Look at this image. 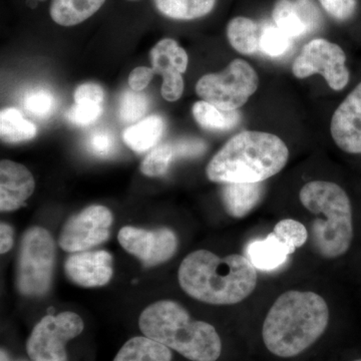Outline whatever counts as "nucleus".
Here are the masks:
<instances>
[{
	"mask_svg": "<svg viewBox=\"0 0 361 361\" xmlns=\"http://www.w3.org/2000/svg\"><path fill=\"white\" fill-rule=\"evenodd\" d=\"M180 288L188 295L212 305H233L255 290L258 275L246 256L219 257L208 250L192 252L178 272Z\"/></svg>",
	"mask_w": 361,
	"mask_h": 361,
	"instance_id": "nucleus-1",
	"label": "nucleus"
},
{
	"mask_svg": "<svg viewBox=\"0 0 361 361\" xmlns=\"http://www.w3.org/2000/svg\"><path fill=\"white\" fill-rule=\"evenodd\" d=\"M329 322V305L322 296L311 291H286L266 316L263 341L273 355L294 357L320 338Z\"/></svg>",
	"mask_w": 361,
	"mask_h": 361,
	"instance_id": "nucleus-2",
	"label": "nucleus"
},
{
	"mask_svg": "<svg viewBox=\"0 0 361 361\" xmlns=\"http://www.w3.org/2000/svg\"><path fill=\"white\" fill-rule=\"evenodd\" d=\"M289 158L286 144L270 133L245 130L231 137L209 161L211 182L263 183L283 170Z\"/></svg>",
	"mask_w": 361,
	"mask_h": 361,
	"instance_id": "nucleus-3",
	"label": "nucleus"
},
{
	"mask_svg": "<svg viewBox=\"0 0 361 361\" xmlns=\"http://www.w3.org/2000/svg\"><path fill=\"white\" fill-rule=\"evenodd\" d=\"M139 326L145 336L191 361H216L222 353V341L215 327L192 319L175 301L161 300L149 305L140 316Z\"/></svg>",
	"mask_w": 361,
	"mask_h": 361,
	"instance_id": "nucleus-4",
	"label": "nucleus"
},
{
	"mask_svg": "<svg viewBox=\"0 0 361 361\" xmlns=\"http://www.w3.org/2000/svg\"><path fill=\"white\" fill-rule=\"evenodd\" d=\"M299 199L316 216L310 229L312 250L325 259L344 255L353 239V207L346 192L336 183L312 180L304 185Z\"/></svg>",
	"mask_w": 361,
	"mask_h": 361,
	"instance_id": "nucleus-5",
	"label": "nucleus"
},
{
	"mask_svg": "<svg viewBox=\"0 0 361 361\" xmlns=\"http://www.w3.org/2000/svg\"><path fill=\"white\" fill-rule=\"evenodd\" d=\"M56 257V244L51 233L42 227H32L25 232L16 272V285L23 295L39 297L49 290Z\"/></svg>",
	"mask_w": 361,
	"mask_h": 361,
	"instance_id": "nucleus-6",
	"label": "nucleus"
},
{
	"mask_svg": "<svg viewBox=\"0 0 361 361\" xmlns=\"http://www.w3.org/2000/svg\"><path fill=\"white\" fill-rule=\"evenodd\" d=\"M259 77L250 63L236 59L224 71L203 75L196 92L203 101L223 111H237L258 89Z\"/></svg>",
	"mask_w": 361,
	"mask_h": 361,
	"instance_id": "nucleus-7",
	"label": "nucleus"
},
{
	"mask_svg": "<svg viewBox=\"0 0 361 361\" xmlns=\"http://www.w3.org/2000/svg\"><path fill=\"white\" fill-rule=\"evenodd\" d=\"M84 329L82 317L71 311L44 316L28 337L26 353L32 361H68L66 343Z\"/></svg>",
	"mask_w": 361,
	"mask_h": 361,
	"instance_id": "nucleus-8",
	"label": "nucleus"
},
{
	"mask_svg": "<svg viewBox=\"0 0 361 361\" xmlns=\"http://www.w3.org/2000/svg\"><path fill=\"white\" fill-rule=\"evenodd\" d=\"M292 73L297 78L322 75L330 89L342 90L349 82L346 56L338 44L324 39L310 40L294 59Z\"/></svg>",
	"mask_w": 361,
	"mask_h": 361,
	"instance_id": "nucleus-9",
	"label": "nucleus"
},
{
	"mask_svg": "<svg viewBox=\"0 0 361 361\" xmlns=\"http://www.w3.org/2000/svg\"><path fill=\"white\" fill-rule=\"evenodd\" d=\"M113 221V214L106 207H87L66 221L59 235V246L63 250L77 253L99 245L110 237Z\"/></svg>",
	"mask_w": 361,
	"mask_h": 361,
	"instance_id": "nucleus-10",
	"label": "nucleus"
},
{
	"mask_svg": "<svg viewBox=\"0 0 361 361\" xmlns=\"http://www.w3.org/2000/svg\"><path fill=\"white\" fill-rule=\"evenodd\" d=\"M118 242L126 251L140 259L145 266L167 262L175 255L178 238L168 228L145 230L126 226L118 232Z\"/></svg>",
	"mask_w": 361,
	"mask_h": 361,
	"instance_id": "nucleus-11",
	"label": "nucleus"
},
{
	"mask_svg": "<svg viewBox=\"0 0 361 361\" xmlns=\"http://www.w3.org/2000/svg\"><path fill=\"white\" fill-rule=\"evenodd\" d=\"M152 66L157 75L163 77L161 96L168 102H176L184 92L183 73L187 71L189 58L175 39L160 40L149 52Z\"/></svg>",
	"mask_w": 361,
	"mask_h": 361,
	"instance_id": "nucleus-12",
	"label": "nucleus"
},
{
	"mask_svg": "<svg viewBox=\"0 0 361 361\" xmlns=\"http://www.w3.org/2000/svg\"><path fill=\"white\" fill-rule=\"evenodd\" d=\"M330 132L341 151L361 154V82L334 111Z\"/></svg>",
	"mask_w": 361,
	"mask_h": 361,
	"instance_id": "nucleus-13",
	"label": "nucleus"
},
{
	"mask_svg": "<svg viewBox=\"0 0 361 361\" xmlns=\"http://www.w3.org/2000/svg\"><path fill=\"white\" fill-rule=\"evenodd\" d=\"M272 18L293 39L315 32L322 25V14L313 0H277Z\"/></svg>",
	"mask_w": 361,
	"mask_h": 361,
	"instance_id": "nucleus-14",
	"label": "nucleus"
},
{
	"mask_svg": "<svg viewBox=\"0 0 361 361\" xmlns=\"http://www.w3.org/2000/svg\"><path fill=\"white\" fill-rule=\"evenodd\" d=\"M66 276L78 286L99 287L113 277V257L106 251H82L66 259Z\"/></svg>",
	"mask_w": 361,
	"mask_h": 361,
	"instance_id": "nucleus-15",
	"label": "nucleus"
},
{
	"mask_svg": "<svg viewBox=\"0 0 361 361\" xmlns=\"http://www.w3.org/2000/svg\"><path fill=\"white\" fill-rule=\"evenodd\" d=\"M35 189V178L25 166L13 161L0 163V210L13 212L25 205Z\"/></svg>",
	"mask_w": 361,
	"mask_h": 361,
	"instance_id": "nucleus-16",
	"label": "nucleus"
},
{
	"mask_svg": "<svg viewBox=\"0 0 361 361\" xmlns=\"http://www.w3.org/2000/svg\"><path fill=\"white\" fill-rule=\"evenodd\" d=\"M263 195V183H229L223 184L221 192L226 212L237 219L251 213L262 201Z\"/></svg>",
	"mask_w": 361,
	"mask_h": 361,
	"instance_id": "nucleus-17",
	"label": "nucleus"
},
{
	"mask_svg": "<svg viewBox=\"0 0 361 361\" xmlns=\"http://www.w3.org/2000/svg\"><path fill=\"white\" fill-rule=\"evenodd\" d=\"M295 250L272 232L265 239L255 240L249 243L246 257L257 269L272 271L283 265Z\"/></svg>",
	"mask_w": 361,
	"mask_h": 361,
	"instance_id": "nucleus-18",
	"label": "nucleus"
},
{
	"mask_svg": "<svg viewBox=\"0 0 361 361\" xmlns=\"http://www.w3.org/2000/svg\"><path fill=\"white\" fill-rule=\"evenodd\" d=\"M165 130L166 123L161 116H149L123 130V140L135 153H144L160 142Z\"/></svg>",
	"mask_w": 361,
	"mask_h": 361,
	"instance_id": "nucleus-19",
	"label": "nucleus"
},
{
	"mask_svg": "<svg viewBox=\"0 0 361 361\" xmlns=\"http://www.w3.org/2000/svg\"><path fill=\"white\" fill-rule=\"evenodd\" d=\"M106 0H51V20L61 26L84 23L101 9Z\"/></svg>",
	"mask_w": 361,
	"mask_h": 361,
	"instance_id": "nucleus-20",
	"label": "nucleus"
},
{
	"mask_svg": "<svg viewBox=\"0 0 361 361\" xmlns=\"http://www.w3.org/2000/svg\"><path fill=\"white\" fill-rule=\"evenodd\" d=\"M170 348L147 336L129 339L116 353L114 361H172Z\"/></svg>",
	"mask_w": 361,
	"mask_h": 361,
	"instance_id": "nucleus-21",
	"label": "nucleus"
},
{
	"mask_svg": "<svg viewBox=\"0 0 361 361\" xmlns=\"http://www.w3.org/2000/svg\"><path fill=\"white\" fill-rule=\"evenodd\" d=\"M261 30L255 20L237 16L228 23V40L235 51L251 56L260 51Z\"/></svg>",
	"mask_w": 361,
	"mask_h": 361,
	"instance_id": "nucleus-22",
	"label": "nucleus"
},
{
	"mask_svg": "<svg viewBox=\"0 0 361 361\" xmlns=\"http://www.w3.org/2000/svg\"><path fill=\"white\" fill-rule=\"evenodd\" d=\"M195 121L203 129L210 130H230L241 122L238 111H223L205 101L197 102L192 109Z\"/></svg>",
	"mask_w": 361,
	"mask_h": 361,
	"instance_id": "nucleus-23",
	"label": "nucleus"
},
{
	"mask_svg": "<svg viewBox=\"0 0 361 361\" xmlns=\"http://www.w3.org/2000/svg\"><path fill=\"white\" fill-rule=\"evenodd\" d=\"M37 134L35 123L26 120L16 108L4 109L0 113V135L7 144L30 141Z\"/></svg>",
	"mask_w": 361,
	"mask_h": 361,
	"instance_id": "nucleus-24",
	"label": "nucleus"
},
{
	"mask_svg": "<svg viewBox=\"0 0 361 361\" xmlns=\"http://www.w3.org/2000/svg\"><path fill=\"white\" fill-rule=\"evenodd\" d=\"M216 0H155L159 13L176 20H193L213 11Z\"/></svg>",
	"mask_w": 361,
	"mask_h": 361,
	"instance_id": "nucleus-25",
	"label": "nucleus"
},
{
	"mask_svg": "<svg viewBox=\"0 0 361 361\" xmlns=\"http://www.w3.org/2000/svg\"><path fill=\"white\" fill-rule=\"evenodd\" d=\"M23 104L27 115L39 120H47L54 114L56 102L51 90L44 87H37L26 92L23 97Z\"/></svg>",
	"mask_w": 361,
	"mask_h": 361,
	"instance_id": "nucleus-26",
	"label": "nucleus"
},
{
	"mask_svg": "<svg viewBox=\"0 0 361 361\" xmlns=\"http://www.w3.org/2000/svg\"><path fill=\"white\" fill-rule=\"evenodd\" d=\"M149 110V99L142 92L125 90L118 101V118L123 123H135L141 120Z\"/></svg>",
	"mask_w": 361,
	"mask_h": 361,
	"instance_id": "nucleus-27",
	"label": "nucleus"
},
{
	"mask_svg": "<svg viewBox=\"0 0 361 361\" xmlns=\"http://www.w3.org/2000/svg\"><path fill=\"white\" fill-rule=\"evenodd\" d=\"M293 40L276 25H266L261 30L260 51L270 58H279L290 51Z\"/></svg>",
	"mask_w": 361,
	"mask_h": 361,
	"instance_id": "nucleus-28",
	"label": "nucleus"
},
{
	"mask_svg": "<svg viewBox=\"0 0 361 361\" xmlns=\"http://www.w3.org/2000/svg\"><path fill=\"white\" fill-rule=\"evenodd\" d=\"M175 157L173 144L158 145L142 161L141 172L148 177H161L167 173L169 166Z\"/></svg>",
	"mask_w": 361,
	"mask_h": 361,
	"instance_id": "nucleus-29",
	"label": "nucleus"
},
{
	"mask_svg": "<svg viewBox=\"0 0 361 361\" xmlns=\"http://www.w3.org/2000/svg\"><path fill=\"white\" fill-rule=\"evenodd\" d=\"M103 104L90 99H78L75 104L66 111V118L73 125L87 127L97 122L103 115Z\"/></svg>",
	"mask_w": 361,
	"mask_h": 361,
	"instance_id": "nucleus-30",
	"label": "nucleus"
},
{
	"mask_svg": "<svg viewBox=\"0 0 361 361\" xmlns=\"http://www.w3.org/2000/svg\"><path fill=\"white\" fill-rule=\"evenodd\" d=\"M273 233L282 242L294 249L302 247L310 238L307 228L302 223L293 219L280 221L275 225Z\"/></svg>",
	"mask_w": 361,
	"mask_h": 361,
	"instance_id": "nucleus-31",
	"label": "nucleus"
},
{
	"mask_svg": "<svg viewBox=\"0 0 361 361\" xmlns=\"http://www.w3.org/2000/svg\"><path fill=\"white\" fill-rule=\"evenodd\" d=\"M85 146L92 155L99 158H108L116 152L115 135L106 129L92 130L85 141Z\"/></svg>",
	"mask_w": 361,
	"mask_h": 361,
	"instance_id": "nucleus-32",
	"label": "nucleus"
},
{
	"mask_svg": "<svg viewBox=\"0 0 361 361\" xmlns=\"http://www.w3.org/2000/svg\"><path fill=\"white\" fill-rule=\"evenodd\" d=\"M330 18L337 21H348L353 18L357 8V0H318Z\"/></svg>",
	"mask_w": 361,
	"mask_h": 361,
	"instance_id": "nucleus-33",
	"label": "nucleus"
},
{
	"mask_svg": "<svg viewBox=\"0 0 361 361\" xmlns=\"http://www.w3.org/2000/svg\"><path fill=\"white\" fill-rule=\"evenodd\" d=\"M155 75L156 73L153 68H147V66L135 68L130 73V89L135 90V92H142V90L148 87Z\"/></svg>",
	"mask_w": 361,
	"mask_h": 361,
	"instance_id": "nucleus-34",
	"label": "nucleus"
},
{
	"mask_svg": "<svg viewBox=\"0 0 361 361\" xmlns=\"http://www.w3.org/2000/svg\"><path fill=\"white\" fill-rule=\"evenodd\" d=\"M75 101L78 99H90V101L97 102V103L104 104V92L101 85L96 82H85L78 85L73 94Z\"/></svg>",
	"mask_w": 361,
	"mask_h": 361,
	"instance_id": "nucleus-35",
	"label": "nucleus"
},
{
	"mask_svg": "<svg viewBox=\"0 0 361 361\" xmlns=\"http://www.w3.org/2000/svg\"><path fill=\"white\" fill-rule=\"evenodd\" d=\"M176 157H193L203 153L206 144L201 140H182L173 144Z\"/></svg>",
	"mask_w": 361,
	"mask_h": 361,
	"instance_id": "nucleus-36",
	"label": "nucleus"
},
{
	"mask_svg": "<svg viewBox=\"0 0 361 361\" xmlns=\"http://www.w3.org/2000/svg\"><path fill=\"white\" fill-rule=\"evenodd\" d=\"M13 245V229L6 223L0 225V252L1 254L11 250Z\"/></svg>",
	"mask_w": 361,
	"mask_h": 361,
	"instance_id": "nucleus-37",
	"label": "nucleus"
},
{
	"mask_svg": "<svg viewBox=\"0 0 361 361\" xmlns=\"http://www.w3.org/2000/svg\"><path fill=\"white\" fill-rule=\"evenodd\" d=\"M0 361H26V360H11V356L8 355V353L4 350V348H1V353H0Z\"/></svg>",
	"mask_w": 361,
	"mask_h": 361,
	"instance_id": "nucleus-38",
	"label": "nucleus"
},
{
	"mask_svg": "<svg viewBox=\"0 0 361 361\" xmlns=\"http://www.w3.org/2000/svg\"><path fill=\"white\" fill-rule=\"evenodd\" d=\"M353 361H361V360H353Z\"/></svg>",
	"mask_w": 361,
	"mask_h": 361,
	"instance_id": "nucleus-39",
	"label": "nucleus"
},
{
	"mask_svg": "<svg viewBox=\"0 0 361 361\" xmlns=\"http://www.w3.org/2000/svg\"><path fill=\"white\" fill-rule=\"evenodd\" d=\"M130 1H135V0H130Z\"/></svg>",
	"mask_w": 361,
	"mask_h": 361,
	"instance_id": "nucleus-40",
	"label": "nucleus"
},
{
	"mask_svg": "<svg viewBox=\"0 0 361 361\" xmlns=\"http://www.w3.org/2000/svg\"></svg>",
	"mask_w": 361,
	"mask_h": 361,
	"instance_id": "nucleus-41",
	"label": "nucleus"
}]
</instances>
